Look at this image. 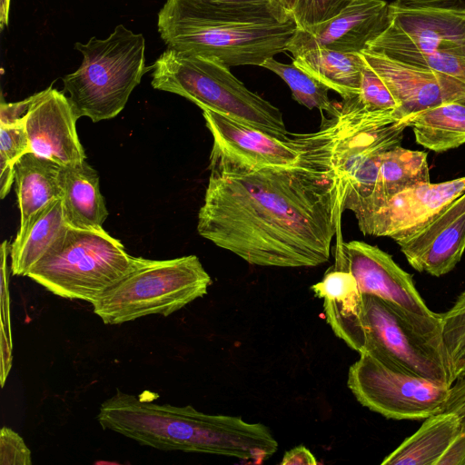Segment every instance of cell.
<instances>
[{
    "mask_svg": "<svg viewBox=\"0 0 465 465\" xmlns=\"http://www.w3.org/2000/svg\"><path fill=\"white\" fill-rule=\"evenodd\" d=\"M336 117L297 163L210 175L198 233L252 265L315 267L329 261L340 218L333 165Z\"/></svg>",
    "mask_w": 465,
    "mask_h": 465,
    "instance_id": "cell-1",
    "label": "cell"
},
{
    "mask_svg": "<svg viewBox=\"0 0 465 465\" xmlns=\"http://www.w3.org/2000/svg\"><path fill=\"white\" fill-rule=\"evenodd\" d=\"M311 290L323 300L334 334L359 354L438 384H453L442 336L384 300L360 292L351 272L331 267Z\"/></svg>",
    "mask_w": 465,
    "mask_h": 465,
    "instance_id": "cell-2",
    "label": "cell"
},
{
    "mask_svg": "<svg viewBox=\"0 0 465 465\" xmlns=\"http://www.w3.org/2000/svg\"><path fill=\"white\" fill-rule=\"evenodd\" d=\"M97 420L141 445L236 458L262 464L278 450L271 430L239 416L207 414L187 405L158 404L117 392L104 401Z\"/></svg>",
    "mask_w": 465,
    "mask_h": 465,
    "instance_id": "cell-3",
    "label": "cell"
},
{
    "mask_svg": "<svg viewBox=\"0 0 465 465\" xmlns=\"http://www.w3.org/2000/svg\"><path fill=\"white\" fill-rule=\"evenodd\" d=\"M158 32L167 48L216 59L228 67L258 65L286 51L293 19L250 23L203 14L187 0H167L158 13Z\"/></svg>",
    "mask_w": 465,
    "mask_h": 465,
    "instance_id": "cell-4",
    "label": "cell"
},
{
    "mask_svg": "<svg viewBox=\"0 0 465 465\" xmlns=\"http://www.w3.org/2000/svg\"><path fill=\"white\" fill-rule=\"evenodd\" d=\"M152 86L183 96L270 134L289 136L281 110L250 91L220 61L167 48L153 66Z\"/></svg>",
    "mask_w": 465,
    "mask_h": 465,
    "instance_id": "cell-5",
    "label": "cell"
},
{
    "mask_svg": "<svg viewBox=\"0 0 465 465\" xmlns=\"http://www.w3.org/2000/svg\"><path fill=\"white\" fill-rule=\"evenodd\" d=\"M75 48L83 62L63 83L76 115L94 123L115 117L147 71L143 35L118 25L107 38L93 36Z\"/></svg>",
    "mask_w": 465,
    "mask_h": 465,
    "instance_id": "cell-6",
    "label": "cell"
},
{
    "mask_svg": "<svg viewBox=\"0 0 465 465\" xmlns=\"http://www.w3.org/2000/svg\"><path fill=\"white\" fill-rule=\"evenodd\" d=\"M212 279L196 255L168 260L134 257L131 270L92 304L105 324L168 316L204 296Z\"/></svg>",
    "mask_w": 465,
    "mask_h": 465,
    "instance_id": "cell-7",
    "label": "cell"
},
{
    "mask_svg": "<svg viewBox=\"0 0 465 465\" xmlns=\"http://www.w3.org/2000/svg\"><path fill=\"white\" fill-rule=\"evenodd\" d=\"M134 256L104 229L68 226L27 277L53 294L93 304L133 267Z\"/></svg>",
    "mask_w": 465,
    "mask_h": 465,
    "instance_id": "cell-8",
    "label": "cell"
},
{
    "mask_svg": "<svg viewBox=\"0 0 465 465\" xmlns=\"http://www.w3.org/2000/svg\"><path fill=\"white\" fill-rule=\"evenodd\" d=\"M333 165L339 182L340 208L358 218L373 194L381 156L400 145L406 118L397 111L341 110L336 117Z\"/></svg>",
    "mask_w": 465,
    "mask_h": 465,
    "instance_id": "cell-9",
    "label": "cell"
},
{
    "mask_svg": "<svg viewBox=\"0 0 465 465\" xmlns=\"http://www.w3.org/2000/svg\"><path fill=\"white\" fill-rule=\"evenodd\" d=\"M203 116L213 136L208 168L216 176L294 164L323 139L331 123L330 117L316 132L282 138L210 109H203Z\"/></svg>",
    "mask_w": 465,
    "mask_h": 465,
    "instance_id": "cell-10",
    "label": "cell"
},
{
    "mask_svg": "<svg viewBox=\"0 0 465 465\" xmlns=\"http://www.w3.org/2000/svg\"><path fill=\"white\" fill-rule=\"evenodd\" d=\"M347 386L363 407L387 419L424 420L442 412L450 387L391 368L361 353L348 371Z\"/></svg>",
    "mask_w": 465,
    "mask_h": 465,
    "instance_id": "cell-11",
    "label": "cell"
},
{
    "mask_svg": "<svg viewBox=\"0 0 465 465\" xmlns=\"http://www.w3.org/2000/svg\"><path fill=\"white\" fill-rule=\"evenodd\" d=\"M366 49L376 53L409 50L465 56V2L394 0L389 4V26Z\"/></svg>",
    "mask_w": 465,
    "mask_h": 465,
    "instance_id": "cell-12",
    "label": "cell"
},
{
    "mask_svg": "<svg viewBox=\"0 0 465 465\" xmlns=\"http://www.w3.org/2000/svg\"><path fill=\"white\" fill-rule=\"evenodd\" d=\"M333 267L351 272L360 292L384 300L441 335L440 314L426 305L415 287L412 275L378 246L356 240L340 242L335 249Z\"/></svg>",
    "mask_w": 465,
    "mask_h": 465,
    "instance_id": "cell-13",
    "label": "cell"
},
{
    "mask_svg": "<svg viewBox=\"0 0 465 465\" xmlns=\"http://www.w3.org/2000/svg\"><path fill=\"white\" fill-rule=\"evenodd\" d=\"M465 193V176L406 189L389 199L379 210L358 221L365 235L407 239L426 227Z\"/></svg>",
    "mask_w": 465,
    "mask_h": 465,
    "instance_id": "cell-14",
    "label": "cell"
},
{
    "mask_svg": "<svg viewBox=\"0 0 465 465\" xmlns=\"http://www.w3.org/2000/svg\"><path fill=\"white\" fill-rule=\"evenodd\" d=\"M388 26L387 2L353 0L336 16L306 29L297 28L286 51L292 57L317 48L360 54Z\"/></svg>",
    "mask_w": 465,
    "mask_h": 465,
    "instance_id": "cell-15",
    "label": "cell"
},
{
    "mask_svg": "<svg viewBox=\"0 0 465 465\" xmlns=\"http://www.w3.org/2000/svg\"><path fill=\"white\" fill-rule=\"evenodd\" d=\"M73 105L61 91L49 86L36 97L24 118L30 152L63 167L85 160L76 132Z\"/></svg>",
    "mask_w": 465,
    "mask_h": 465,
    "instance_id": "cell-16",
    "label": "cell"
},
{
    "mask_svg": "<svg viewBox=\"0 0 465 465\" xmlns=\"http://www.w3.org/2000/svg\"><path fill=\"white\" fill-rule=\"evenodd\" d=\"M361 54L398 101L402 118L444 103H465V83L453 76L368 49Z\"/></svg>",
    "mask_w": 465,
    "mask_h": 465,
    "instance_id": "cell-17",
    "label": "cell"
},
{
    "mask_svg": "<svg viewBox=\"0 0 465 465\" xmlns=\"http://www.w3.org/2000/svg\"><path fill=\"white\" fill-rule=\"evenodd\" d=\"M63 166L28 152L15 163V186L20 212L16 235L23 234L33 221L53 202L63 197Z\"/></svg>",
    "mask_w": 465,
    "mask_h": 465,
    "instance_id": "cell-18",
    "label": "cell"
},
{
    "mask_svg": "<svg viewBox=\"0 0 465 465\" xmlns=\"http://www.w3.org/2000/svg\"><path fill=\"white\" fill-rule=\"evenodd\" d=\"M63 206L69 226L84 230H102L108 216L99 188L97 172L84 160L63 167L61 173Z\"/></svg>",
    "mask_w": 465,
    "mask_h": 465,
    "instance_id": "cell-19",
    "label": "cell"
},
{
    "mask_svg": "<svg viewBox=\"0 0 465 465\" xmlns=\"http://www.w3.org/2000/svg\"><path fill=\"white\" fill-rule=\"evenodd\" d=\"M461 428L460 417L455 412L431 415L386 456L381 465H436Z\"/></svg>",
    "mask_w": 465,
    "mask_h": 465,
    "instance_id": "cell-20",
    "label": "cell"
},
{
    "mask_svg": "<svg viewBox=\"0 0 465 465\" xmlns=\"http://www.w3.org/2000/svg\"><path fill=\"white\" fill-rule=\"evenodd\" d=\"M427 153L397 145L383 153L373 194L357 222L379 210L395 194L430 183Z\"/></svg>",
    "mask_w": 465,
    "mask_h": 465,
    "instance_id": "cell-21",
    "label": "cell"
},
{
    "mask_svg": "<svg viewBox=\"0 0 465 465\" xmlns=\"http://www.w3.org/2000/svg\"><path fill=\"white\" fill-rule=\"evenodd\" d=\"M292 64L338 93L342 100L355 97L360 93L365 64L361 53L317 48L293 56Z\"/></svg>",
    "mask_w": 465,
    "mask_h": 465,
    "instance_id": "cell-22",
    "label": "cell"
},
{
    "mask_svg": "<svg viewBox=\"0 0 465 465\" xmlns=\"http://www.w3.org/2000/svg\"><path fill=\"white\" fill-rule=\"evenodd\" d=\"M62 198L48 205L10 245L13 275L27 276L68 228Z\"/></svg>",
    "mask_w": 465,
    "mask_h": 465,
    "instance_id": "cell-23",
    "label": "cell"
},
{
    "mask_svg": "<svg viewBox=\"0 0 465 465\" xmlns=\"http://www.w3.org/2000/svg\"><path fill=\"white\" fill-rule=\"evenodd\" d=\"M406 120L416 143L430 151L442 153L465 143V103L434 105Z\"/></svg>",
    "mask_w": 465,
    "mask_h": 465,
    "instance_id": "cell-24",
    "label": "cell"
},
{
    "mask_svg": "<svg viewBox=\"0 0 465 465\" xmlns=\"http://www.w3.org/2000/svg\"><path fill=\"white\" fill-rule=\"evenodd\" d=\"M464 251L465 213L405 258L416 271L440 277L454 269Z\"/></svg>",
    "mask_w": 465,
    "mask_h": 465,
    "instance_id": "cell-25",
    "label": "cell"
},
{
    "mask_svg": "<svg viewBox=\"0 0 465 465\" xmlns=\"http://www.w3.org/2000/svg\"><path fill=\"white\" fill-rule=\"evenodd\" d=\"M264 67L280 76L292 91V98L309 109H319L330 117L341 114L340 103H333L328 95L329 88L293 64H283L273 57L266 60Z\"/></svg>",
    "mask_w": 465,
    "mask_h": 465,
    "instance_id": "cell-26",
    "label": "cell"
},
{
    "mask_svg": "<svg viewBox=\"0 0 465 465\" xmlns=\"http://www.w3.org/2000/svg\"><path fill=\"white\" fill-rule=\"evenodd\" d=\"M440 314L442 341L454 383L465 376V291L450 310Z\"/></svg>",
    "mask_w": 465,
    "mask_h": 465,
    "instance_id": "cell-27",
    "label": "cell"
},
{
    "mask_svg": "<svg viewBox=\"0 0 465 465\" xmlns=\"http://www.w3.org/2000/svg\"><path fill=\"white\" fill-rule=\"evenodd\" d=\"M340 104L343 110L397 111L400 114L398 101L381 76L366 62L362 69L359 94L342 100Z\"/></svg>",
    "mask_w": 465,
    "mask_h": 465,
    "instance_id": "cell-28",
    "label": "cell"
},
{
    "mask_svg": "<svg viewBox=\"0 0 465 465\" xmlns=\"http://www.w3.org/2000/svg\"><path fill=\"white\" fill-rule=\"evenodd\" d=\"M352 1L295 0L292 18L298 29H306L336 16Z\"/></svg>",
    "mask_w": 465,
    "mask_h": 465,
    "instance_id": "cell-29",
    "label": "cell"
},
{
    "mask_svg": "<svg viewBox=\"0 0 465 465\" xmlns=\"http://www.w3.org/2000/svg\"><path fill=\"white\" fill-rule=\"evenodd\" d=\"M463 213H465V193L416 234L396 242L401 252L405 256L416 251Z\"/></svg>",
    "mask_w": 465,
    "mask_h": 465,
    "instance_id": "cell-30",
    "label": "cell"
},
{
    "mask_svg": "<svg viewBox=\"0 0 465 465\" xmlns=\"http://www.w3.org/2000/svg\"><path fill=\"white\" fill-rule=\"evenodd\" d=\"M30 152L24 121L12 125H0V165L14 167L15 162Z\"/></svg>",
    "mask_w": 465,
    "mask_h": 465,
    "instance_id": "cell-31",
    "label": "cell"
},
{
    "mask_svg": "<svg viewBox=\"0 0 465 465\" xmlns=\"http://www.w3.org/2000/svg\"><path fill=\"white\" fill-rule=\"evenodd\" d=\"M0 464H32L29 448L25 443L23 438L8 427H3L0 432Z\"/></svg>",
    "mask_w": 465,
    "mask_h": 465,
    "instance_id": "cell-32",
    "label": "cell"
},
{
    "mask_svg": "<svg viewBox=\"0 0 465 465\" xmlns=\"http://www.w3.org/2000/svg\"><path fill=\"white\" fill-rule=\"evenodd\" d=\"M8 242L5 240L0 248V306L1 325L4 327L7 338L13 343L11 331V311L9 293V272L7 267V256L9 253Z\"/></svg>",
    "mask_w": 465,
    "mask_h": 465,
    "instance_id": "cell-33",
    "label": "cell"
},
{
    "mask_svg": "<svg viewBox=\"0 0 465 465\" xmlns=\"http://www.w3.org/2000/svg\"><path fill=\"white\" fill-rule=\"evenodd\" d=\"M36 94L15 103H6L2 98L0 104V125H12L24 121L25 114L34 103Z\"/></svg>",
    "mask_w": 465,
    "mask_h": 465,
    "instance_id": "cell-34",
    "label": "cell"
},
{
    "mask_svg": "<svg viewBox=\"0 0 465 465\" xmlns=\"http://www.w3.org/2000/svg\"><path fill=\"white\" fill-rule=\"evenodd\" d=\"M436 465H465V427L461 428Z\"/></svg>",
    "mask_w": 465,
    "mask_h": 465,
    "instance_id": "cell-35",
    "label": "cell"
},
{
    "mask_svg": "<svg viewBox=\"0 0 465 465\" xmlns=\"http://www.w3.org/2000/svg\"><path fill=\"white\" fill-rule=\"evenodd\" d=\"M443 411L457 413L460 417L461 426L465 427V376L450 386V397Z\"/></svg>",
    "mask_w": 465,
    "mask_h": 465,
    "instance_id": "cell-36",
    "label": "cell"
},
{
    "mask_svg": "<svg viewBox=\"0 0 465 465\" xmlns=\"http://www.w3.org/2000/svg\"><path fill=\"white\" fill-rule=\"evenodd\" d=\"M0 385L1 387H4L12 366L13 343L7 338L6 332L2 325L0 327Z\"/></svg>",
    "mask_w": 465,
    "mask_h": 465,
    "instance_id": "cell-37",
    "label": "cell"
},
{
    "mask_svg": "<svg viewBox=\"0 0 465 465\" xmlns=\"http://www.w3.org/2000/svg\"><path fill=\"white\" fill-rule=\"evenodd\" d=\"M314 455L303 445H299L286 451L282 457V465H315Z\"/></svg>",
    "mask_w": 465,
    "mask_h": 465,
    "instance_id": "cell-38",
    "label": "cell"
},
{
    "mask_svg": "<svg viewBox=\"0 0 465 465\" xmlns=\"http://www.w3.org/2000/svg\"><path fill=\"white\" fill-rule=\"evenodd\" d=\"M211 4L224 6H244L256 5L278 4L276 0H203ZM279 5V4H278Z\"/></svg>",
    "mask_w": 465,
    "mask_h": 465,
    "instance_id": "cell-39",
    "label": "cell"
},
{
    "mask_svg": "<svg viewBox=\"0 0 465 465\" xmlns=\"http://www.w3.org/2000/svg\"><path fill=\"white\" fill-rule=\"evenodd\" d=\"M10 0H0V28L8 25Z\"/></svg>",
    "mask_w": 465,
    "mask_h": 465,
    "instance_id": "cell-40",
    "label": "cell"
},
{
    "mask_svg": "<svg viewBox=\"0 0 465 465\" xmlns=\"http://www.w3.org/2000/svg\"><path fill=\"white\" fill-rule=\"evenodd\" d=\"M279 5L292 17L295 0H276Z\"/></svg>",
    "mask_w": 465,
    "mask_h": 465,
    "instance_id": "cell-41",
    "label": "cell"
}]
</instances>
